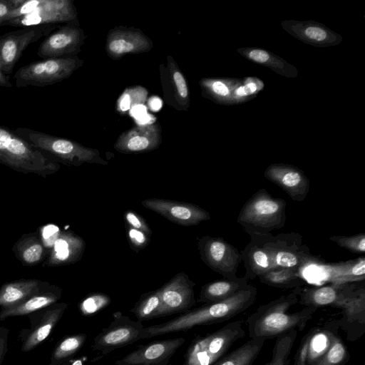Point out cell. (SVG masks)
I'll list each match as a JSON object with an SVG mask.
<instances>
[{"instance_id":"cell-47","label":"cell","mask_w":365,"mask_h":365,"mask_svg":"<svg viewBox=\"0 0 365 365\" xmlns=\"http://www.w3.org/2000/svg\"><path fill=\"white\" fill-rule=\"evenodd\" d=\"M249 57L252 61L258 63H265L269 58V53L260 49L251 51L249 53Z\"/></svg>"},{"instance_id":"cell-48","label":"cell","mask_w":365,"mask_h":365,"mask_svg":"<svg viewBox=\"0 0 365 365\" xmlns=\"http://www.w3.org/2000/svg\"><path fill=\"white\" fill-rule=\"evenodd\" d=\"M256 91V84L255 83H250L236 89L235 93L239 96H246L255 93Z\"/></svg>"},{"instance_id":"cell-46","label":"cell","mask_w":365,"mask_h":365,"mask_svg":"<svg viewBox=\"0 0 365 365\" xmlns=\"http://www.w3.org/2000/svg\"><path fill=\"white\" fill-rule=\"evenodd\" d=\"M9 331L5 327H0V365L2 364L6 351L8 345V337Z\"/></svg>"},{"instance_id":"cell-13","label":"cell","mask_w":365,"mask_h":365,"mask_svg":"<svg viewBox=\"0 0 365 365\" xmlns=\"http://www.w3.org/2000/svg\"><path fill=\"white\" fill-rule=\"evenodd\" d=\"M195 284L185 272L175 274L160 290L161 304L158 317L181 312L195 304Z\"/></svg>"},{"instance_id":"cell-38","label":"cell","mask_w":365,"mask_h":365,"mask_svg":"<svg viewBox=\"0 0 365 365\" xmlns=\"http://www.w3.org/2000/svg\"><path fill=\"white\" fill-rule=\"evenodd\" d=\"M329 239L352 253L364 254L365 252V234L351 236H330Z\"/></svg>"},{"instance_id":"cell-34","label":"cell","mask_w":365,"mask_h":365,"mask_svg":"<svg viewBox=\"0 0 365 365\" xmlns=\"http://www.w3.org/2000/svg\"><path fill=\"white\" fill-rule=\"evenodd\" d=\"M86 339L84 334L69 336L63 339L55 348L50 365H57L77 352Z\"/></svg>"},{"instance_id":"cell-26","label":"cell","mask_w":365,"mask_h":365,"mask_svg":"<svg viewBox=\"0 0 365 365\" xmlns=\"http://www.w3.org/2000/svg\"><path fill=\"white\" fill-rule=\"evenodd\" d=\"M12 251L25 266L36 265L49 255L48 250L36 232L23 235L13 246Z\"/></svg>"},{"instance_id":"cell-49","label":"cell","mask_w":365,"mask_h":365,"mask_svg":"<svg viewBox=\"0 0 365 365\" xmlns=\"http://www.w3.org/2000/svg\"><path fill=\"white\" fill-rule=\"evenodd\" d=\"M0 86L11 88L12 87V83L10 81L9 76H7L2 70L0 66Z\"/></svg>"},{"instance_id":"cell-35","label":"cell","mask_w":365,"mask_h":365,"mask_svg":"<svg viewBox=\"0 0 365 365\" xmlns=\"http://www.w3.org/2000/svg\"><path fill=\"white\" fill-rule=\"evenodd\" d=\"M298 331L293 329L277 337L271 360L265 365H287Z\"/></svg>"},{"instance_id":"cell-30","label":"cell","mask_w":365,"mask_h":365,"mask_svg":"<svg viewBox=\"0 0 365 365\" xmlns=\"http://www.w3.org/2000/svg\"><path fill=\"white\" fill-rule=\"evenodd\" d=\"M328 271H331L330 276L332 283L345 284L349 282H355L364 279L365 258L361 257L354 260L328 266Z\"/></svg>"},{"instance_id":"cell-33","label":"cell","mask_w":365,"mask_h":365,"mask_svg":"<svg viewBox=\"0 0 365 365\" xmlns=\"http://www.w3.org/2000/svg\"><path fill=\"white\" fill-rule=\"evenodd\" d=\"M161 304L159 289L145 294L139 300L132 312L139 322L148 320L158 317Z\"/></svg>"},{"instance_id":"cell-43","label":"cell","mask_w":365,"mask_h":365,"mask_svg":"<svg viewBox=\"0 0 365 365\" xmlns=\"http://www.w3.org/2000/svg\"><path fill=\"white\" fill-rule=\"evenodd\" d=\"M61 232L59 228L53 224L44 225L40 228L39 237L49 252Z\"/></svg>"},{"instance_id":"cell-19","label":"cell","mask_w":365,"mask_h":365,"mask_svg":"<svg viewBox=\"0 0 365 365\" xmlns=\"http://www.w3.org/2000/svg\"><path fill=\"white\" fill-rule=\"evenodd\" d=\"M183 338L156 341L128 354L118 365H161L184 343Z\"/></svg>"},{"instance_id":"cell-27","label":"cell","mask_w":365,"mask_h":365,"mask_svg":"<svg viewBox=\"0 0 365 365\" xmlns=\"http://www.w3.org/2000/svg\"><path fill=\"white\" fill-rule=\"evenodd\" d=\"M66 307L67 304L66 303H60L47 309L44 312L40 323L26 337L21 346V351L24 352L29 351L43 341L51 333Z\"/></svg>"},{"instance_id":"cell-36","label":"cell","mask_w":365,"mask_h":365,"mask_svg":"<svg viewBox=\"0 0 365 365\" xmlns=\"http://www.w3.org/2000/svg\"><path fill=\"white\" fill-rule=\"evenodd\" d=\"M147 96V89L141 86L128 87L116 101V111L125 115L134 106L143 104Z\"/></svg>"},{"instance_id":"cell-14","label":"cell","mask_w":365,"mask_h":365,"mask_svg":"<svg viewBox=\"0 0 365 365\" xmlns=\"http://www.w3.org/2000/svg\"><path fill=\"white\" fill-rule=\"evenodd\" d=\"M141 204L169 221L182 226L195 225L211 218L207 211L192 203L148 198L143 200Z\"/></svg>"},{"instance_id":"cell-28","label":"cell","mask_w":365,"mask_h":365,"mask_svg":"<svg viewBox=\"0 0 365 365\" xmlns=\"http://www.w3.org/2000/svg\"><path fill=\"white\" fill-rule=\"evenodd\" d=\"M265 340L262 337L250 338L212 365H252L262 350Z\"/></svg>"},{"instance_id":"cell-37","label":"cell","mask_w":365,"mask_h":365,"mask_svg":"<svg viewBox=\"0 0 365 365\" xmlns=\"http://www.w3.org/2000/svg\"><path fill=\"white\" fill-rule=\"evenodd\" d=\"M344 319L349 323L359 322L364 325L365 289L361 287L342 309Z\"/></svg>"},{"instance_id":"cell-15","label":"cell","mask_w":365,"mask_h":365,"mask_svg":"<svg viewBox=\"0 0 365 365\" xmlns=\"http://www.w3.org/2000/svg\"><path fill=\"white\" fill-rule=\"evenodd\" d=\"M152 48V40L142 31L133 27H115L108 31L106 37V53L113 60L126 54L148 52Z\"/></svg>"},{"instance_id":"cell-21","label":"cell","mask_w":365,"mask_h":365,"mask_svg":"<svg viewBox=\"0 0 365 365\" xmlns=\"http://www.w3.org/2000/svg\"><path fill=\"white\" fill-rule=\"evenodd\" d=\"M85 241L71 231H61L53 245L43 267H57L73 264L81 259Z\"/></svg>"},{"instance_id":"cell-32","label":"cell","mask_w":365,"mask_h":365,"mask_svg":"<svg viewBox=\"0 0 365 365\" xmlns=\"http://www.w3.org/2000/svg\"><path fill=\"white\" fill-rule=\"evenodd\" d=\"M349 359V353L344 341L330 332L327 348L310 365H344Z\"/></svg>"},{"instance_id":"cell-11","label":"cell","mask_w":365,"mask_h":365,"mask_svg":"<svg viewBox=\"0 0 365 365\" xmlns=\"http://www.w3.org/2000/svg\"><path fill=\"white\" fill-rule=\"evenodd\" d=\"M77 19L76 7L71 0H41L31 13L14 19L2 26L30 27L41 25H56L59 23L75 22Z\"/></svg>"},{"instance_id":"cell-5","label":"cell","mask_w":365,"mask_h":365,"mask_svg":"<svg viewBox=\"0 0 365 365\" xmlns=\"http://www.w3.org/2000/svg\"><path fill=\"white\" fill-rule=\"evenodd\" d=\"M14 132L34 148L52 155L58 163L74 166L84 163L108 164L98 150L85 147L75 141L27 128L19 127Z\"/></svg>"},{"instance_id":"cell-23","label":"cell","mask_w":365,"mask_h":365,"mask_svg":"<svg viewBox=\"0 0 365 365\" xmlns=\"http://www.w3.org/2000/svg\"><path fill=\"white\" fill-rule=\"evenodd\" d=\"M61 296V290L58 287H53V288H49L48 290L43 289L18 304L1 308L0 321L10 317L26 315L48 307L56 303Z\"/></svg>"},{"instance_id":"cell-8","label":"cell","mask_w":365,"mask_h":365,"mask_svg":"<svg viewBox=\"0 0 365 365\" xmlns=\"http://www.w3.org/2000/svg\"><path fill=\"white\" fill-rule=\"evenodd\" d=\"M267 246L274 268L300 269L322 262L312 255L309 248L303 243L302 236L297 232L280 233L277 235L268 233Z\"/></svg>"},{"instance_id":"cell-4","label":"cell","mask_w":365,"mask_h":365,"mask_svg":"<svg viewBox=\"0 0 365 365\" xmlns=\"http://www.w3.org/2000/svg\"><path fill=\"white\" fill-rule=\"evenodd\" d=\"M286 207L285 200L272 197L266 189H259L244 204L237 222L249 235L271 233L284 226Z\"/></svg>"},{"instance_id":"cell-41","label":"cell","mask_w":365,"mask_h":365,"mask_svg":"<svg viewBox=\"0 0 365 365\" xmlns=\"http://www.w3.org/2000/svg\"><path fill=\"white\" fill-rule=\"evenodd\" d=\"M317 330L313 329L304 336L294 356V365H308L309 344Z\"/></svg>"},{"instance_id":"cell-40","label":"cell","mask_w":365,"mask_h":365,"mask_svg":"<svg viewBox=\"0 0 365 365\" xmlns=\"http://www.w3.org/2000/svg\"><path fill=\"white\" fill-rule=\"evenodd\" d=\"M127 237L133 250L138 252L150 242V235L145 232L125 225Z\"/></svg>"},{"instance_id":"cell-44","label":"cell","mask_w":365,"mask_h":365,"mask_svg":"<svg viewBox=\"0 0 365 365\" xmlns=\"http://www.w3.org/2000/svg\"><path fill=\"white\" fill-rule=\"evenodd\" d=\"M22 0H0V26L9 14L16 8Z\"/></svg>"},{"instance_id":"cell-24","label":"cell","mask_w":365,"mask_h":365,"mask_svg":"<svg viewBox=\"0 0 365 365\" xmlns=\"http://www.w3.org/2000/svg\"><path fill=\"white\" fill-rule=\"evenodd\" d=\"M45 282L36 279H19L4 284L0 288V307L18 304L44 288Z\"/></svg>"},{"instance_id":"cell-25","label":"cell","mask_w":365,"mask_h":365,"mask_svg":"<svg viewBox=\"0 0 365 365\" xmlns=\"http://www.w3.org/2000/svg\"><path fill=\"white\" fill-rule=\"evenodd\" d=\"M247 282L245 276L212 281L202 287L198 301L209 304L225 300L245 287Z\"/></svg>"},{"instance_id":"cell-18","label":"cell","mask_w":365,"mask_h":365,"mask_svg":"<svg viewBox=\"0 0 365 365\" xmlns=\"http://www.w3.org/2000/svg\"><path fill=\"white\" fill-rule=\"evenodd\" d=\"M264 177L282 188L295 202L307 197L310 188L308 178L299 168L284 164H272L265 170Z\"/></svg>"},{"instance_id":"cell-3","label":"cell","mask_w":365,"mask_h":365,"mask_svg":"<svg viewBox=\"0 0 365 365\" xmlns=\"http://www.w3.org/2000/svg\"><path fill=\"white\" fill-rule=\"evenodd\" d=\"M0 163L25 174L42 177L54 174L60 164L53 158L31 146L14 130L0 126Z\"/></svg>"},{"instance_id":"cell-45","label":"cell","mask_w":365,"mask_h":365,"mask_svg":"<svg viewBox=\"0 0 365 365\" xmlns=\"http://www.w3.org/2000/svg\"><path fill=\"white\" fill-rule=\"evenodd\" d=\"M304 34L309 38L318 41L326 39L327 36L325 30L317 26L307 28Z\"/></svg>"},{"instance_id":"cell-31","label":"cell","mask_w":365,"mask_h":365,"mask_svg":"<svg viewBox=\"0 0 365 365\" xmlns=\"http://www.w3.org/2000/svg\"><path fill=\"white\" fill-rule=\"evenodd\" d=\"M167 60L168 70L178 109L187 110L190 104V93L186 78L171 56H168Z\"/></svg>"},{"instance_id":"cell-1","label":"cell","mask_w":365,"mask_h":365,"mask_svg":"<svg viewBox=\"0 0 365 365\" xmlns=\"http://www.w3.org/2000/svg\"><path fill=\"white\" fill-rule=\"evenodd\" d=\"M257 294V288L248 284L228 299L205 304L168 322L143 327L140 334V339L185 331L200 325L226 321L252 305Z\"/></svg>"},{"instance_id":"cell-9","label":"cell","mask_w":365,"mask_h":365,"mask_svg":"<svg viewBox=\"0 0 365 365\" xmlns=\"http://www.w3.org/2000/svg\"><path fill=\"white\" fill-rule=\"evenodd\" d=\"M197 247L202 261L224 278L237 277L242 262L238 250L219 237L205 235L199 239Z\"/></svg>"},{"instance_id":"cell-22","label":"cell","mask_w":365,"mask_h":365,"mask_svg":"<svg viewBox=\"0 0 365 365\" xmlns=\"http://www.w3.org/2000/svg\"><path fill=\"white\" fill-rule=\"evenodd\" d=\"M143 327L138 322L118 324L103 330L94 339L93 348L108 354L110 351L140 339Z\"/></svg>"},{"instance_id":"cell-16","label":"cell","mask_w":365,"mask_h":365,"mask_svg":"<svg viewBox=\"0 0 365 365\" xmlns=\"http://www.w3.org/2000/svg\"><path fill=\"white\" fill-rule=\"evenodd\" d=\"M357 289L345 284H331L319 287H299L298 302L305 307H331L343 309Z\"/></svg>"},{"instance_id":"cell-29","label":"cell","mask_w":365,"mask_h":365,"mask_svg":"<svg viewBox=\"0 0 365 365\" xmlns=\"http://www.w3.org/2000/svg\"><path fill=\"white\" fill-rule=\"evenodd\" d=\"M258 278L264 284L280 289H295L305 284L299 269L294 268H274Z\"/></svg>"},{"instance_id":"cell-7","label":"cell","mask_w":365,"mask_h":365,"mask_svg":"<svg viewBox=\"0 0 365 365\" xmlns=\"http://www.w3.org/2000/svg\"><path fill=\"white\" fill-rule=\"evenodd\" d=\"M83 64L77 56L47 58L21 67L14 79L17 88L44 87L68 78Z\"/></svg>"},{"instance_id":"cell-42","label":"cell","mask_w":365,"mask_h":365,"mask_svg":"<svg viewBox=\"0 0 365 365\" xmlns=\"http://www.w3.org/2000/svg\"><path fill=\"white\" fill-rule=\"evenodd\" d=\"M125 225L132 228L141 230L151 235L152 230L145 220L137 212L133 210H127L124 212Z\"/></svg>"},{"instance_id":"cell-12","label":"cell","mask_w":365,"mask_h":365,"mask_svg":"<svg viewBox=\"0 0 365 365\" xmlns=\"http://www.w3.org/2000/svg\"><path fill=\"white\" fill-rule=\"evenodd\" d=\"M75 22L67 23L54 32H51L41 43L38 56L55 58L76 56L84 43V31Z\"/></svg>"},{"instance_id":"cell-39","label":"cell","mask_w":365,"mask_h":365,"mask_svg":"<svg viewBox=\"0 0 365 365\" xmlns=\"http://www.w3.org/2000/svg\"><path fill=\"white\" fill-rule=\"evenodd\" d=\"M110 298L103 294H94L86 298L80 304V310L83 315L94 314L106 307Z\"/></svg>"},{"instance_id":"cell-17","label":"cell","mask_w":365,"mask_h":365,"mask_svg":"<svg viewBox=\"0 0 365 365\" xmlns=\"http://www.w3.org/2000/svg\"><path fill=\"white\" fill-rule=\"evenodd\" d=\"M162 143V131L158 123L133 127L122 133L114 148L122 153H141L154 150Z\"/></svg>"},{"instance_id":"cell-6","label":"cell","mask_w":365,"mask_h":365,"mask_svg":"<svg viewBox=\"0 0 365 365\" xmlns=\"http://www.w3.org/2000/svg\"><path fill=\"white\" fill-rule=\"evenodd\" d=\"M242 324V320L232 322L196 339L189 347L183 365H212L226 354L235 341L245 336Z\"/></svg>"},{"instance_id":"cell-20","label":"cell","mask_w":365,"mask_h":365,"mask_svg":"<svg viewBox=\"0 0 365 365\" xmlns=\"http://www.w3.org/2000/svg\"><path fill=\"white\" fill-rule=\"evenodd\" d=\"M250 241L240 252L245 269V277L254 279L274 269L270 253L267 246V234L251 235Z\"/></svg>"},{"instance_id":"cell-2","label":"cell","mask_w":365,"mask_h":365,"mask_svg":"<svg viewBox=\"0 0 365 365\" xmlns=\"http://www.w3.org/2000/svg\"><path fill=\"white\" fill-rule=\"evenodd\" d=\"M299 290V287L293 289L287 294L259 306L247 320L250 337L267 339L293 329L302 331L317 308L305 307L297 312L289 313V308L298 303Z\"/></svg>"},{"instance_id":"cell-10","label":"cell","mask_w":365,"mask_h":365,"mask_svg":"<svg viewBox=\"0 0 365 365\" xmlns=\"http://www.w3.org/2000/svg\"><path fill=\"white\" fill-rule=\"evenodd\" d=\"M56 25H41L24 27L0 36V66L9 76L24 50L32 43L48 36Z\"/></svg>"}]
</instances>
